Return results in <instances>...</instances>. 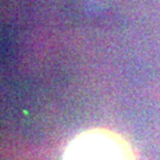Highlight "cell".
I'll use <instances>...</instances> for the list:
<instances>
[{
	"label": "cell",
	"instance_id": "cell-1",
	"mask_svg": "<svg viewBox=\"0 0 160 160\" xmlns=\"http://www.w3.org/2000/svg\"><path fill=\"white\" fill-rule=\"evenodd\" d=\"M62 160H137L129 142L104 128L89 129L75 138Z\"/></svg>",
	"mask_w": 160,
	"mask_h": 160
}]
</instances>
